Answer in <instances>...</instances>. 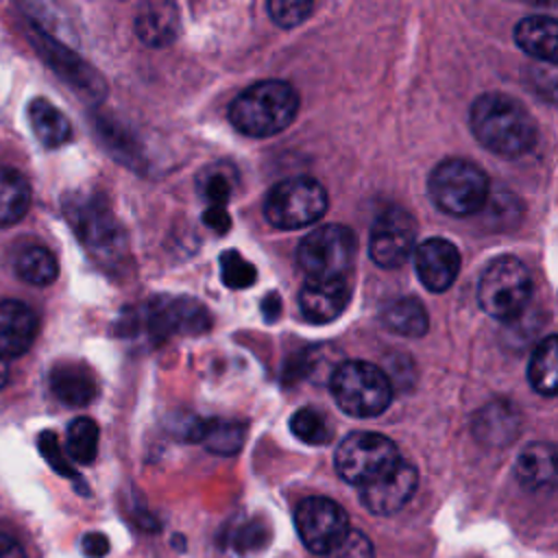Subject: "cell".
<instances>
[{"label":"cell","instance_id":"7402d4cb","mask_svg":"<svg viewBox=\"0 0 558 558\" xmlns=\"http://www.w3.org/2000/svg\"><path fill=\"white\" fill-rule=\"evenodd\" d=\"M28 120L33 133L46 148L63 146L72 135L70 120L46 98H35L28 105Z\"/></svg>","mask_w":558,"mask_h":558},{"label":"cell","instance_id":"d590c367","mask_svg":"<svg viewBox=\"0 0 558 558\" xmlns=\"http://www.w3.org/2000/svg\"><path fill=\"white\" fill-rule=\"evenodd\" d=\"M83 551L89 556V558H100L109 551V541L107 536L98 534V532H92L83 538Z\"/></svg>","mask_w":558,"mask_h":558},{"label":"cell","instance_id":"d6a6232c","mask_svg":"<svg viewBox=\"0 0 558 558\" xmlns=\"http://www.w3.org/2000/svg\"><path fill=\"white\" fill-rule=\"evenodd\" d=\"M314 11V4L307 0H270L268 15L281 28H292Z\"/></svg>","mask_w":558,"mask_h":558},{"label":"cell","instance_id":"ac0fdd59","mask_svg":"<svg viewBox=\"0 0 558 558\" xmlns=\"http://www.w3.org/2000/svg\"><path fill=\"white\" fill-rule=\"evenodd\" d=\"M50 390L68 405H87L98 395V381L89 366L78 362H59L50 371Z\"/></svg>","mask_w":558,"mask_h":558},{"label":"cell","instance_id":"f1b7e54d","mask_svg":"<svg viewBox=\"0 0 558 558\" xmlns=\"http://www.w3.org/2000/svg\"><path fill=\"white\" fill-rule=\"evenodd\" d=\"M238 185V172L227 161H216L198 174V190L209 201V207H225Z\"/></svg>","mask_w":558,"mask_h":558},{"label":"cell","instance_id":"f35d334b","mask_svg":"<svg viewBox=\"0 0 558 558\" xmlns=\"http://www.w3.org/2000/svg\"><path fill=\"white\" fill-rule=\"evenodd\" d=\"M279 310H281L279 296H277V294H268L266 301H264V305H262V312L266 314V318H268V320H275V316L279 314Z\"/></svg>","mask_w":558,"mask_h":558},{"label":"cell","instance_id":"6da1fadb","mask_svg":"<svg viewBox=\"0 0 558 558\" xmlns=\"http://www.w3.org/2000/svg\"><path fill=\"white\" fill-rule=\"evenodd\" d=\"M469 124L484 148L506 159L527 153L538 133L532 113L517 98L501 92L477 96L469 111Z\"/></svg>","mask_w":558,"mask_h":558},{"label":"cell","instance_id":"52a82bcc","mask_svg":"<svg viewBox=\"0 0 558 558\" xmlns=\"http://www.w3.org/2000/svg\"><path fill=\"white\" fill-rule=\"evenodd\" d=\"M325 187L310 177L279 181L264 201V216L272 227L299 229L314 225L327 211Z\"/></svg>","mask_w":558,"mask_h":558},{"label":"cell","instance_id":"ba28073f","mask_svg":"<svg viewBox=\"0 0 558 558\" xmlns=\"http://www.w3.org/2000/svg\"><path fill=\"white\" fill-rule=\"evenodd\" d=\"M399 460L397 445L375 432H353L336 449L338 475L357 488L388 473Z\"/></svg>","mask_w":558,"mask_h":558},{"label":"cell","instance_id":"5b68a950","mask_svg":"<svg viewBox=\"0 0 558 558\" xmlns=\"http://www.w3.org/2000/svg\"><path fill=\"white\" fill-rule=\"evenodd\" d=\"M532 275L527 266L512 257H499L486 266L477 283L480 307L497 320H514L530 303L532 296Z\"/></svg>","mask_w":558,"mask_h":558},{"label":"cell","instance_id":"603a6c76","mask_svg":"<svg viewBox=\"0 0 558 558\" xmlns=\"http://www.w3.org/2000/svg\"><path fill=\"white\" fill-rule=\"evenodd\" d=\"M519 429V414L510 403H490L473 421V432L488 445H504L514 438Z\"/></svg>","mask_w":558,"mask_h":558},{"label":"cell","instance_id":"83f0119b","mask_svg":"<svg viewBox=\"0 0 558 558\" xmlns=\"http://www.w3.org/2000/svg\"><path fill=\"white\" fill-rule=\"evenodd\" d=\"M194 440L203 442L209 451L218 456H231L240 451L244 442V425L238 421H220V418L201 421Z\"/></svg>","mask_w":558,"mask_h":558},{"label":"cell","instance_id":"d4e9b609","mask_svg":"<svg viewBox=\"0 0 558 558\" xmlns=\"http://www.w3.org/2000/svg\"><path fill=\"white\" fill-rule=\"evenodd\" d=\"M31 207V185L22 172L0 168V225H13Z\"/></svg>","mask_w":558,"mask_h":558},{"label":"cell","instance_id":"836d02e7","mask_svg":"<svg viewBox=\"0 0 558 558\" xmlns=\"http://www.w3.org/2000/svg\"><path fill=\"white\" fill-rule=\"evenodd\" d=\"M329 556L331 558H373V545L362 532L349 530L344 541Z\"/></svg>","mask_w":558,"mask_h":558},{"label":"cell","instance_id":"2e32d148","mask_svg":"<svg viewBox=\"0 0 558 558\" xmlns=\"http://www.w3.org/2000/svg\"><path fill=\"white\" fill-rule=\"evenodd\" d=\"M349 296H351V290L347 279H331V281L307 279L301 288L299 305L310 323L323 325V323H331L344 312V307L349 305Z\"/></svg>","mask_w":558,"mask_h":558},{"label":"cell","instance_id":"4316f807","mask_svg":"<svg viewBox=\"0 0 558 558\" xmlns=\"http://www.w3.org/2000/svg\"><path fill=\"white\" fill-rule=\"evenodd\" d=\"M15 272L22 281L33 286H48L59 275V264L54 255L39 244L26 246L15 257Z\"/></svg>","mask_w":558,"mask_h":558},{"label":"cell","instance_id":"4fadbf2b","mask_svg":"<svg viewBox=\"0 0 558 558\" xmlns=\"http://www.w3.org/2000/svg\"><path fill=\"white\" fill-rule=\"evenodd\" d=\"M65 216L85 246L105 248L118 235L113 214L98 196H74L65 203Z\"/></svg>","mask_w":558,"mask_h":558},{"label":"cell","instance_id":"44dd1931","mask_svg":"<svg viewBox=\"0 0 558 558\" xmlns=\"http://www.w3.org/2000/svg\"><path fill=\"white\" fill-rule=\"evenodd\" d=\"M514 473L527 490H543L556 482V451L547 442H530L517 458Z\"/></svg>","mask_w":558,"mask_h":558},{"label":"cell","instance_id":"9c48e42d","mask_svg":"<svg viewBox=\"0 0 558 558\" xmlns=\"http://www.w3.org/2000/svg\"><path fill=\"white\" fill-rule=\"evenodd\" d=\"M294 525L312 554L329 556L349 534V517L327 497H305L294 510Z\"/></svg>","mask_w":558,"mask_h":558},{"label":"cell","instance_id":"3957f363","mask_svg":"<svg viewBox=\"0 0 558 558\" xmlns=\"http://www.w3.org/2000/svg\"><path fill=\"white\" fill-rule=\"evenodd\" d=\"M329 390L338 408L357 418L381 414L392 399V384L386 373L362 360L340 364L329 379Z\"/></svg>","mask_w":558,"mask_h":558},{"label":"cell","instance_id":"d6986e66","mask_svg":"<svg viewBox=\"0 0 558 558\" xmlns=\"http://www.w3.org/2000/svg\"><path fill=\"white\" fill-rule=\"evenodd\" d=\"M179 11L172 2H148L135 17L137 37L150 46L161 48L179 37Z\"/></svg>","mask_w":558,"mask_h":558},{"label":"cell","instance_id":"ffe728a7","mask_svg":"<svg viewBox=\"0 0 558 558\" xmlns=\"http://www.w3.org/2000/svg\"><path fill=\"white\" fill-rule=\"evenodd\" d=\"M517 46L547 63H556L558 52V22L549 15L523 17L514 28Z\"/></svg>","mask_w":558,"mask_h":558},{"label":"cell","instance_id":"7c38bea8","mask_svg":"<svg viewBox=\"0 0 558 558\" xmlns=\"http://www.w3.org/2000/svg\"><path fill=\"white\" fill-rule=\"evenodd\" d=\"M414 268L429 292H445L460 272V251L445 238H427L414 248Z\"/></svg>","mask_w":558,"mask_h":558},{"label":"cell","instance_id":"74e56055","mask_svg":"<svg viewBox=\"0 0 558 558\" xmlns=\"http://www.w3.org/2000/svg\"><path fill=\"white\" fill-rule=\"evenodd\" d=\"M0 558H26L17 538L7 532H0Z\"/></svg>","mask_w":558,"mask_h":558},{"label":"cell","instance_id":"e575fe53","mask_svg":"<svg viewBox=\"0 0 558 558\" xmlns=\"http://www.w3.org/2000/svg\"><path fill=\"white\" fill-rule=\"evenodd\" d=\"M39 449H41V456L52 464L54 471H59V473H63V475H70V477H76V473H74L72 466L68 464L65 456L61 453V447H59V442H57V438H54L52 432H44V434L39 436Z\"/></svg>","mask_w":558,"mask_h":558},{"label":"cell","instance_id":"4dcf8cb0","mask_svg":"<svg viewBox=\"0 0 558 558\" xmlns=\"http://www.w3.org/2000/svg\"><path fill=\"white\" fill-rule=\"evenodd\" d=\"M292 434L307 445H325L331 438V429L325 416L314 408H301L290 418Z\"/></svg>","mask_w":558,"mask_h":558},{"label":"cell","instance_id":"8d00e7d4","mask_svg":"<svg viewBox=\"0 0 558 558\" xmlns=\"http://www.w3.org/2000/svg\"><path fill=\"white\" fill-rule=\"evenodd\" d=\"M203 220L214 227L218 233H225L229 229V216L225 211V207H209L205 214H203Z\"/></svg>","mask_w":558,"mask_h":558},{"label":"cell","instance_id":"8fae6325","mask_svg":"<svg viewBox=\"0 0 558 558\" xmlns=\"http://www.w3.org/2000/svg\"><path fill=\"white\" fill-rule=\"evenodd\" d=\"M416 469L410 462L399 460L388 473L362 486L360 499L364 508H368L373 514H392L408 504V499L416 490Z\"/></svg>","mask_w":558,"mask_h":558},{"label":"cell","instance_id":"484cf974","mask_svg":"<svg viewBox=\"0 0 558 558\" xmlns=\"http://www.w3.org/2000/svg\"><path fill=\"white\" fill-rule=\"evenodd\" d=\"M558 342L556 336H547L534 349L527 366V379L532 388L545 397H554L558 390Z\"/></svg>","mask_w":558,"mask_h":558},{"label":"cell","instance_id":"cb8c5ba5","mask_svg":"<svg viewBox=\"0 0 558 558\" xmlns=\"http://www.w3.org/2000/svg\"><path fill=\"white\" fill-rule=\"evenodd\" d=\"M381 323L392 333L408 336V338L423 336L429 325L425 305L421 301H416L414 296H401V299L390 301L381 310Z\"/></svg>","mask_w":558,"mask_h":558},{"label":"cell","instance_id":"9a60e30c","mask_svg":"<svg viewBox=\"0 0 558 558\" xmlns=\"http://www.w3.org/2000/svg\"><path fill=\"white\" fill-rule=\"evenodd\" d=\"M35 312L13 299L0 301V357L11 360L24 355L37 336Z\"/></svg>","mask_w":558,"mask_h":558},{"label":"cell","instance_id":"e0dca14e","mask_svg":"<svg viewBox=\"0 0 558 558\" xmlns=\"http://www.w3.org/2000/svg\"><path fill=\"white\" fill-rule=\"evenodd\" d=\"M35 44L41 50V57L57 70L59 76H63L74 89H83L89 96H98L102 92V83L98 74L92 72L89 65H85L76 54H72L68 48L50 39L46 33L35 31Z\"/></svg>","mask_w":558,"mask_h":558},{"label":"cell","instance_id":"5bb4252c","mask_svg":"<svg viewBox=\"0 0 558 558\" xmlns=\"http://www.w3.org/2000/svg\"><path fill=\"white\" fill-rule=\"evenodd\" d=\"M157 338L168 333H201L211 325L209 312L194 299H157L148 312Z\"/></svg>","mask_w":558,"mask_h":558},{"label":"cell","instance_id":"ab89813d","mask_svg":"<svg viewBox=\"0 0 558 558\" xmlns=\"http://www.w3.org/2000/svg\"><path fill=\"white\" fill-rule=\"evenodd\" d=\"M7 379H9V368H7V362L0 357V388H4Z\"/></svg>","mask_w":558,"mask_h":558},{"label":"cell","instance_id":"f546056e","mask_svg":"<svg viewBox=\"0 0 558 558\" xmlns=\"http://www.w3.org/2000/svg\"><path fill=\"white\" fill-rule=\"evenodd\" d=\"M65 449H68V456L78 464L94 462L98 453V425L87 416L74 418L68 425Z\"/></svg>","mask_w":558,"mask_h":558},{"label":"cell","instance_id":"7a4b0ae2","mask_svg":"<svg viewBox=\"0 0 558 558\" xmlns=\"http://www.w3.org/2000/svg\"><path fill=\"white\" fill-rule=\"evenodd\" d=\"M299 96L286 81H262L244 89L229 107L231 124L251 137H268L294 120Z\"/></svg>","mask_w":558,"mask_h":558},{"label":"cell","instance_id":"8992f818","mask_svg":"<svg viewBox=\"0 0 558 558\" xmlns=\"http://www.w3.org/2000/svg\"><path fill=\"white\" fill-rule=\"evenodd\" d=\"M357 251L355 233L342 225H327L310 231L299 248L296 262L307 279H347Z\"/></svg>","mask_w":558,"mask_h":558},{"label":"cell","instance_id":"277c9868","mask_svg":"<svg viewBox=\"0 0 558 558\" xmlns=\"http://www.w3.org/2000/svg\"><path fill=\"white\" fill-rule=\"evenodd\" d=\"M427 192L440 211L449 216H471L486 205L488 179L473 161L451 157L432 170Z\"/></svg>","mask_w":558,"mask_h":558},{"label":"cell","instance_id":"30bf717a","mask_svg":"<svg viewBox=\"0 0 558 558\" xmlns=\"http://www.w3.org/2000/svg\"><path fill=\"white\" fill-rule=\"evenodd\" d=\"M416 244V220L410 211L401 207L386 209L377 216L371 238L368 253L371 259L381 268H399L414 253Z\"/></svg>","mask_w":558,"mask_h":558},{"label":"cell","instance_id":"1f68e13d","mask_svg":"<svg viewBox=\"0 0 558 558\" xmlns=\"http://www.w3.org/2000/svg\"><path fill=\"white\" fill-rule=\"evenodd\" d=\"M220 277H222L225 286L240 290V288H248L255 283L257 270L238 251H225L220 255Z\"/></svg>","mask_w":558,"mask_h":558}]
</instances>
